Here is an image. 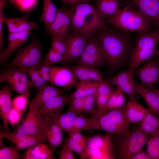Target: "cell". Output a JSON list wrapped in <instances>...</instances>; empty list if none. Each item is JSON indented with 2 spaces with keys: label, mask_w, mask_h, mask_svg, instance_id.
Returning a JSON list of instances; mask_svg holds the SVG:
<instances>
[{
  "label": "cell",
  "mask_w": 159,
  "mask_h": 159,
  "mask_svg": "<svg viewBox=\"0 0 159 159\" xmlns=\"http://www.w3.org/2000/svg\"><path fill=\"white\" fill-rule=\"evenodd\" d=\"M95 3L97 11L104 19L115 15L121 10L119 0H96Z\"/></svg>",
  "instance_id": "27"
},
{
  "label": "cell",
  "mask_w": 159,
  "mask_h": 159,
  "mask_svg": "<svg viewBox=\"0 0 159 159\" xmlns=\"http://www.w3.org/2000/svg\"><path fill=\"white\" fill-rule=\"evenodd\" d=\"M51 36L52 42L50 47L64 56L67 50L65 37L57 34H54Z\"/></svg>",
  "instance_id": "37"
},
{
  "label": "cell",
  "mask_w": 159,
  "mask_h": 159,
  "mask_svg": "<svg viewBox=\"0 0 159 159\" xmlns=\"http://www.w3.org/2000/svg\"><path fill=\"white\" fill-rule=\"evenodd\" d=\"M125 6L138 10L152 25L159 26V0H126Z\"/></svg>",
  "instance_id": "15"
},
{
  "label": "cell",
  "mask_w": 159,
  "mask_h": 159,
  "mask_svg": "<svg viewBox=\"0 0 159 159\" xmlns=\"http://www.w3.org/2000/svg\"><path fill=\"white\" fill-rule=\"evenodd\" d=\"M57 9L52 0H43L42 11L39 21L44 24L46 29L55 20Z\"/></svg>",
  "instance_id": "31"
},
{
  "label": "cell",
  "mask_w": 159,
  "mask_h": 159,
  "mask_svg": "<svg viewBox=\"0 0 159 159\" xmlns=\"http://www.w3.org/2000/svg\"><path fill=\"white\" fill-rule=\"evenodd\" d=\"M110 97L107 96H97L96 101L97 111L96 115L104 107Z\"/></svg>",
  "instance_id": "49"
},
{
  "label": "cell",
  "mask_w": 159,
  "mask_h": 159,
  "mask_svg": "<svg viewBox=\"0 0 159 159\" xmlns=\"http://www.w3.org/2000/svg\"><path fill=\"white\" fill-rule=\"evenodd\" d=\"M97 97V96L95 93L85 98L83 112L91 115L92 117H95L97 113V110L95 107V103Z\"/></svg>",
  "instance_id": "40"
},
{
  "label": "cell",
  "mask_w": 159,
  "mask_h": 159,
  "mask_svg": "<svg viewBox=\"0 0 159 159\" xmlns=\"http://www.w3.org/2000/svg\"><path fill=\"white\" fill-rule=\"evenodd\" d=\"M64 59L63 55L50 47L43 58V63L50 66L56 63L62 64Z\"/></svg>",
  "instance_id": "39"
},
{
  "label": "cell",
  "mask_w": 159,
  "mask_h": 159,
  "mask_svg": "<svg viewBox=\"0 0 159 159\" xmlns=\"http://www.w3.org/2000/svg\"><path fill=\"white\" fill-rule=\"evenodd\" d=\"M134 75L133 70H122L116 75L104 80L127 95L130 100H135L137 92Z\"/></svg>",
  "instance_id": "12"
},
{
  "label": "cell",
  "mask_w": 159,
  "mask_h": 159,
  "mask_svg": "<svg viewBox=\"0 0 159 159\" xmlns=\"http://www.w3.org/2000/svg\"><path fill=\"white\" fill-rule=\"evenodd\" d=\"M75 63L97 68L106 64L102 48L95 35L90 39L83 53Z\"/></svg>",
  "instance_id": "8"
},
{
  "label": "cell",
  "mask_w": 159,
  "mask_h": 159,
  "mask_svg": "<svg viewBox=\"0 0 159 159\" xmlns=\"http://www.w3.org/2000/svg\"><path fill=\"white\" fill-rule=\"evenodd\" d=\"M55 158L49 147L43 143L28 147L23 159H54Z\"/></svg>",
  "instance_id": "26"
},
{
  "label": "cell",
  "mask_w": 159,
  "mask_h": 159,
  "mask_svg": "<svg viewBox=\"0 0 159 159\" xmlns=\"http://www.w3.org/2000/svg\"><path fill=\"white\" fill-rule=\"evenodd\" d=\"M138 123L139 128L149 135L159 131V118L150 111Z\"/></svg>",
  "instance_id": "33"
},
{
  "label": "cell",
  "mask_w": 159,
  "mask_h": 159,
  "mask_svg": "<svg viewBox=\"0 0 159 159\" xmlns=\"http://www.w3.org/2000/svg\"><path fill=\"white\" fill-rule=\"evenodd\" d=\"M97 129L102 130L111 133L126 136L127 135L104 113L96 118Z\"/></svg>",
  "instance_id": "30"
},
{
  "label": "cell",
  "mask_w": 159,
  "mask_h": 159,
  "mask_svg": "<svg viewBox=\"0 0 159 159\" xmlns=\"http://www.w3.org/2000/svg\"><path fill=\"white\" fill-rule=\"evenodd\" d=\"M157 93L159 96V89L158 90H157Z\"/></svg>",
  "instance_id": "57"
},
{
  "label": "cell",
  "mask_w": 159,
  "mask_h": 159,
  "mask_svg": "<svg viewBox=\"0 0 159 159\" xmlns=\"http://www.w3.org/2000/svg\"><path fill=\"white\" fill-rule=\"evenodd\" d=\"M69 100L68 96L62 94L52 98L35 110L37 113L42 115L57 116L60 114Z\"/></svg>",
  "instance_id": "18"
},
{
  "label": "cell",
  "mask_w": 159,
  "mask_h": 159,
  "mask_svg": "<svg viewBox=\"0 0 159 159\" xmlns=\"http://www.w3.org/2000/svg\"><path fill=\"white\" fill-rule=\"evenodd\" d=\"M12 90L9 84L4 85L0 90V115L4 128L6 130L8 129V115L12 107Z\"/></svg>",
  "instance_id": "22"
},
{
  "label": "cell",
  "mask_w": 159,
  "mask_h": 159,
  "mask_svg": "<svg viewBox=\"0 0 159 159\" xmlns=\"http://www.w3.org/2000/svg\"><path fill=\"white\" fill-rule=\"evenodd\" d=\"M32 31L9 33L6 48L0 52V65L5 64L10 59L12 53L22 47L31 35Z\"/></svg>",
  "instance_id": "16"
},
{
  "label": "cell",
  "mask_w": 159,
  "mask_h": 159,
  "mask_svg": "<svg viewBox=\"0 0 159 159\" xmlns=\"http://www.w3.org/2000/svg\"><path fill=\"white\" fill-rule=\"evenodd\" d=\"M69 134L70 138L83 145L87 146L88 138L82 135L80 131H72Z\"/></svg>",
  "instance_id": "47"
},
{
  "label": "cell",
  "mask_w": 159,
  "mask_h": 159,
  "mask_svg": "<svg viewBox=\"0 0 159 159\" xmlns=\"http://www.w3.org/2000/svg\"><path fill=\"white\" fill-rule=\"evenodd\" d=\"M76 118L73 131H79L96 129L97 120L95 118H89L82 113Z\"/></svg>",
  "instance_id": "34"
},
{
  "label": "cell",
  "mask_w": 159,
  "mask_h": 159,
  "mask_svg": "<svg viewBox=\"0 0 159 159\" xmlns=\"http://www.w3.org/2000/svg\"><path fill=\"white\" fill-rule=\"evenodd\" d=\"M75 5L68 8L64 6L57 9L55 20L46 30L51 35L57 34L65 37L72 29Z\"/></svg>",
  "instance_id": "11"
},
{
  "label": "cell",
  "mask_w": 159,
  "mask_h": 159,
  "mask_svg": "<svg viewBox=\"0 0 159 159\" xmlns=\"http://www.w3.org/2000/svg\"><path fill=\"white\" fill-rule=\"evenodd\" d=\"M64 145L77 153L81 159H85L87 146L83 145L69 137Z\"/></svg>",
  "instance_id": "41"
},
{
  "label": "cell",
  "mask_w": 159,
  "mask_h": 159,
  "mask_svg": "<svg viewBox=\"0 0 159 159\" xmlns=\"http://www.w3.org/2000/svg\"><path fill=\"white\" fill-rule=\"evenodd\" d=\"M96 7L88 2L75 5L72 29L89 39L102 29L105 25Z\"/></svg>",
  "instance_id": "3"
},
{
  "label": "cell",
  "mask_w": 159,
  "mask_h": 159,
  "mask_svg": "<svg viewBox=\"0 0 159 159\" xmlns=\"http://www.w3.org/2000/svg\"><path fill=\"white\" fill-rule=\"evenodd\" d=\"M146 151L152 159H159V131L150 135Z\"/></svg>",
  "instance_id": "35"
},
{
  "label": "cell",
  "mask_w": 159,
  "mask_h": 159,
  "mask_svg": "<svg viewBox=\"0 0 159 159\" xmlns=\"http://www.w3.org/2000/svg\"><path fill=\"white\" fill-rule=\"evenodd\" d=\"M133 72L143 85L157 93L156 87L159 82L158 57L147 61L143 66L135 69Z\"/></svg>",
  "instance_id": "9"
},
{
  "label": "cell",
  "mask_w": 159,
  "mask_h": 159,
  "mask_svg": "<svg viewBox=\"0 0 159 159\" xmlns=\"http://www.w3.org/2000/svg\"><path fill=\"white\" fill-rule=\"evenodd\" d=\"M98 84L91 80L80 81L77 83L75 91L68 96L69 100L74 98H85L94 94Z\"/></svg>",
  "instance_id": "28"
},
{
  "label": "cell",
  "mask_w": 159,
  "mask_h": 159,
  "mask_svg": "<svg viewBox=\"0 0 159 159\" xmlns=\"http://www.w3.org/2000/svg\"><path fill=\"white\" fill-rule=\"evenodd\" d=\"M49 76L50 83L64 89L75 87L78 82V79L70 67L52 66Z\"/></svg>",
  "instance_id": "14"
},
{
  "label": "cell",
  "mask_w": 159,
  "mask_h": 159,
  "mask_svg": "<svg viewBox=\"0 0 159 159\" xmlns=\"http://www.w3.org/2000/svg\"><path fill=\"white\" fill-rule=\"evenodd\" d=\"M32 136H33L22 133L16 131L11 132L5 131L2 132H1L0 133V138H6L14 144Z\"/></svg>",
  "instance_id": "42"
},
{
  "label": "cell",
  "mask_w": 159,
  "mask_h": 159,
  "mask_svg": "<svg viewBox=\"0 0 159 159\" xmlns=\"http://www.w3.org/2000/svg\"><path fill=\"white\" fill-rule=\"evenodd\" d=\"M64 90L51 83H46L42 88L37 90L35 97L31 101L29 110H36L46 102L58 95L63 94Z\"/></svg>",
  "instance_id": "17"
},
{
  "label": "cell",
  "mask_w": 159,
  "mask_h": 159,
  "mask_svg": "<svg viewBox=\"0 0 159 159\" xmlns=\"http://www.w3.org/2000/svg\"><path fill=\"white\" fill-rule=\"evenodd\" d=\"M116 89L104 80L103 82L99 83L95 93L97 97L99 96L110 97Z\"/></svg>",
  "instance_id": "44"
},
{
  "label": "cell",
  "mask_w": 159,
  "mask_h": 159,
  "mask_svg": "<svg viewBox=\"0 0 159 159\" xmlns=\"http://www.w3.org/2000/svg\"><path fill=\"white\" fill-rule=\"evenodd\" d=\"M45 128L46 138L52 153L61 144L63 139V131L56 123L50 120L47 115H43Z\"/></svg>",
  "instance_id": "20"
},
{
  "label": "cell",
  "mask_w": 159,
  "mask_h": 159,
  "mask_svg": "<svg viewBox=\"0 0 159 159\" xmlns=\"http://www.w3.org/2000/svg\"><path fill=\"white\" fill-rule=\"evenodd\" d=\"M31 37L32 40L30 42L17 50L13 60L4 65L5 68L13 66L36 68L43 63L44 50L41 43L35 35Z\"/></svg>",
  "instance_id": "6"
},
{
  "label": "cell",
  "mask_w": 159,
  "mask_h": 159,
  "mask_svg": "<svg viewBox=\"0 0 159 159\" xmlns=\"http://www.w3.org/2000/svg\"><path fill=\"white\" fill-rule=\"evenodd\" d=\"M26 67L13 66L6 68L0 74V83L21 82L29 85Z\"/></svg>",
  "instance_id": "21"
},
{
  "label": "cell",
  "mask_w": 159,
  "mask_h": 159,
  "mask_svg": "<svg viewBox=\"0 0 159 159\" xmlns=\"http://www.w3.org/2000/svg\"><path fill=\"white\" fill-rule=\"evenodd\" d=\"M124 93L121 90L117 88L110 97L104 107L94 118L97 117L108 111L124 106L126 105V100Z\"/></svg>",
  "instance_id": "32"
},
{
  "label": "cell",
  "mask_w": 159,
  "mask_h": 159,
  "mask_svg": "<svg viewBox=\"0 0 159 159\" xmlns=\"http://www.w3.org/2000/svg\"><path fill=\"white\" fill-rule=\"evenodd\" d=\"M52 66L43 63L39 65L36 68L39 71L41 76L44 74L49 73Z\"/></svg>",
  "instance_id": "53"
},
{
  "label": "cell",
  "mask_w": 159,
  "mask_h": 159,
  "mask_svg": "<svg viewBox=\"0 0 159 159\" xmlns=\"http://www.w3.org/2000/svg\"><path fill=\"white\" fill-rule=\"evenodd\" d=\"M26 68L27 75L30 80L34 81L41 76L39 71L36 68L26 67Z\"/></svg>",
  "instance_id": "50"
},
{
  "label": "cell",
  "mask_w": 159,
  "mask_h": 159,
  "mask_svg": "<svg viewBox=\"0 0 159 159\" xmlns=\"http://www.w3.org/2000/svg\"><path fill=\"white\" fill-rule=\"evenodd\" d=\"M92 0H62V2L65 5H74L79 4L88 2Z\"/></svg>",
  "instance_id": "55"
},
{
  "label": "cell",
  "mask_w": 159,
  "mask_h": 159,
  "mask_svg": "<svg viewBox=\"0 0 159 159\" xmlns=\"http://www.w3.org/2000/svg\"><path fill=\"white\" fill-rule=\"evenodd\" d=\"M135 86L137 93L142 97L150 112L155 115H159V96L158 95L142 84L135 82Z\"/></svg>",
  "instance_id": "24"
},
{
  "label": "cell",
  "mask_w": 159,
  "mask_h": 159,
  "mask_svg": "<svg viewBox=\"0 0 159 159\" xmlns=\"http://www.w3.org/2000/svg\"><path fill=\"white\" fill-rule=\"evenodd\" d=\"M67 50L62 64L68 65L75 62L84 51L89 39L73 31L65 37Z\"/></svg>",
  "instance_id": "10"
},
{
  "label": "cell",
  "mask_w": 159,
  "mask_h": 159,
  "mask_svg": "<svg viewBox=\"0 0 159 159\" xmlns=\"http://www.w3.org/2000/svg\"><path fill=\"white\" fill-rule=\"evenodd\" d=\"M77 115L68 110L67 112L56 117H49L51 120L57 124L63 131L68 134L73 131L75 120Z\"/></svg>",
  "instance_id": "29"
},
{
  "label": "cell",
  "mask_w": 159,
  "mask_h": 159,
  "mask_svg": "<svg viewBox=\"0 0 159 159\" xmlns=\"http://www.w3.org/2000/svg\"><path fill=\"white\" fill-rule=\"evenodd\" d=\"M59 159H75L76 158L74 151L64 145L61 150Z\"/></svg>",
  "instance_id": "48"
},
{
  "label": "cell",
  "mask_w": 159,
  "mask_h": 159,
  "mask_svg": "<svg viewBox=\"0 0 159 159\" xmlns=\"http://www.w3.org/2000/svg\"><path fill=\"white\" fill-rule=\"evenodd\" d=\"M16 131L33 136L46 137L42 116L37 113L35 110H29L25 119L17 128Z\"/></svg>",
  "instance_id": "13"
},
{
  "label": "cell",
  "mask_w": 159,
  "mask_h": 159,
  "mask_svg": "<svg viewBox=\"0 0 159 159\" xmlns=\"http://www.w3.org/2000/svg\"><path fill=\"white\" fill-rule=\"evenodd\" d=\"M159 30L138 34L129 61L128 69L134 70L143 63L158 57Z\"/></svg>",
  "instance_id": "4"
},
{
  "label": "cell",
  "mask_w": 159,
  "mask_h": 159,
  "mask_svg": "<svg viewBox=\"0 0 159 159\" xmlns=\"http://www.w3.org/2000/svg\"><path fill=\"white\" fill-rule=\"evenodd\" d=\"M131 159H152L147 152L143 149L135 154Z\"/></svg>",
  "instance_id": "52"
},
{
  "label": "cell",
  "mask_w": 159,
  "mask_h": 159,
  "mask_svg": "<svg viewBox=\"0 0 159 159\" xmlns=\"http://www.w3.org/2000/svg\"><path fill=\"white\" fill-rule=\"evenodd\" d=\"M22 114L12 106L8 115L9 123L13 126L19 121Z\"/></svg>",
  "instance_id": "46"
},
{
  "label": "cell",
  "mask_w": 159,
  "mask_h": 159,
  "mask_svg": "<svg viewBox=\"0 0 159 159\" xmlns=\"http://www.w3.org/2000/svg\"><path fill=\"white\" fill-rule=\"evenodd\" d=\"M105 22L125 32L140 34L152 31V25L145 16L137 9L129 6H125L116 14L107 18Z\"/></svg>",
  "instance_id": "2"
},
{
  "label": "cell",
  "mask_w": 159,
  "mask_h": 159,
  "mask_svg": "<svg viewBox=\"0 0 159 159\" xmlns=\"http://www.w3.org/2000/svg\"><path fill=\"white\" fill-rule=\"evenodd\" d=\"M29 13H26L23 16L19 17L5 18L4 23L7 26L8 33H11L32 31L39 26L36 22L29 21Z\"/></svg>",
  "instance_id": "19"
},
{
  "label": "cell",
  "mask_w": 159,
  "mask_h": 159,
  "mask_svg": "<svg viewBox=\"0 0 159 159\" xmlns=\"http://www.w3.org/2000/svg\"><path fill=\"white\" fill-rule=\"evenodd\" d=\"M20 150L16 146L1 148L0 150V159H23L24 155L20 153Z\"/></svg>",
  "instance_id": "36"
},
{
  "label": "cell",
  "mask_w": 159,
  "mask_h": 159,
  "mask_svg": "<svg viewBox=\"0 0 159 159\" xmlns=\"http://www.w3.org/2000/svg\"><path fill=\"white\" fill-rule=\"evenodd\" d=\"M95 35L101 45L106 64L111 69H116L129 62L135 40L130 32L111 28L105 24Z\"/></svg>",
  "instance_id": "1"
},
{
  "label": "cell",
  "mask_w": 159,
  "mask_h": 159,
  "mask_svg": "<svg viewBox=\"0 0 159 159\" xmlns=\"http://www.w3.org/2000/svg\"><path fill=\"white\" fill-rule=\"evenodd\" d=\"M69 67L80 81L91 80L99 83L104 81L97 68L80 64H76Z\"/></svg>",
  "instance_id": "23"
},
{
  "label": "cell",
  "mask_w": 159,
  "mask_h": 159,
  "mask_svg": "<svg viewBox=\"0 0 159 159\" xmlns=\"http://www.w3.org/2000/svg\"><path fill=\"white\" fill-rule=\"evenodd\" d=\"M135 100H130L125 105V113L130 124L139 123L149 111Z\"/></svg>",
  "instance_id": "25"
},
{
  "label": "cell",
  "mask_w": 159,
  "mask_h": 159,
  "mask_svg": "<svg viewBox=\"0 0 159 159\" xmlns=\"http://www.w3.org/2000/svg\"><path fill=\"white\" fill-rule=\"evenodd\" d=\"M29 90L15 97L12 100V106L23 114L25 111L29 96Z\"/></svg>",
  "instance_id": "38"
},
{
  "label": "cell",
  "mask_w": 159,
  "mask_h": 159,
  "mask_svg": "<svg viewBox=\"0 0 159 159\" xmlns=\"http://www.w3.org/2000/svg\"><path fill=\"white\" fill-rule=\"evenodd\" d=\"M85 98L69 99L68 101L69 105L68 110L77 115L83 112V105Z\"/></svg>",
  "instance_id": "43"
},
{
  "label": "cell",
  "mask_w": 159,
  "mask_h": 159,
  "mask_svg": "<svg viewBox=\"0 0 159 159\" xmlns=\"http://www.w3.org/2000/svg\"><path fill=\"white\" fill-rule=\"evenodd\" d=\"M35 2V0H22L19 3L23 9H27L33 6Z\"/></svg>",
  "instance_id": "54"
},
{
  "label": "cell",
  "mask_w": 159,
  "mask_h": 159,
  "mask_svg": "<svg viewBox=\"0 0 159 159\" xmlns=\"http://www.w3.org/2000/svg\"><path fill=\"white\" fill-rule=\"evenodd\" d=\"M46 84L41 76L36 80L32 81L30 80L29 85L30 88L36 89L37 90L42 87Z\"/></svg>",
  "instance_id": "51"
},
{
  "label": "cell",
  "mask_w": 159,
  "mask_h": 159,
  "mask_svg": "<svg viewBox=\"0 0 159 159\" xmlns=\"http://www.w3.org/2000/svg\"><path fill=\"white\" fill-rule=\"evenodd\" d=\"M110 134L107 132L105 135H96L88 138L85 159H116V149Z\"/></svg>",
  "instance_id": "7"
},
{
  "label": "cell",
  "mask_w": 159,
  "mask_h": 159,
  "mask_svg": "<svg viewBox=\"0 0 159 159\" xmlns=\"http://www.w3.org/2000/svg\"><path fill=\"white\" fill-rule=\"evenodd\" d=\"M6 3L5 0H0V51L3 49L4 36L3 33V24L6 17L4 13L3 8Z\"/></svg>",
  "instance_id": "45"
},
{
  "label": "cell",
  "mask_w": 159,
  "mask_h": 159,
  "mask_svg": "<svg viewBox=\"0 0 159 159\" xmlns=\"http://www.w3.org/2000/svg\"><path fill=\"white\" fill-rule=\"evenodd\" d=\"M119 135L114 142L117 158L119 159H131L135 154L143 149L150 135L139 127L133 128L127 135Z\"/></svg>",
  "instance_id": "5"
},
{
  "label": "cell",
  "mask_w": 159,
  "mask_h": 159,
  "mask_svg": "<svg viewBox=\"0 0 159 159\" xmlns=\"http://www.w3.org/2000/svg\"><path fill=\"white\" fill-rule=\"evenodd\" d=\"M41 76L46 83H47L48 82H49L50 79L49 73L44 74L42 75Z\"/></svg>",
  "instance_id": "56"
}]
</instances>
